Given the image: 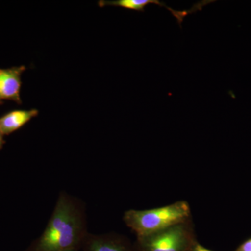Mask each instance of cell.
I'll return each mask as SVG.
<instances>
[{
    "label": "cell",
    "mask_w": 251,
    "mask_h": 251,
    "mask_svg": "<svg viewBox=\"0 0 251 251\" xmlns=\"http://www.w3.org/2000/svg\"><path fill=\"white\" fill-rule=\"evenodd\" d=\"M87 235L82 205L61 193L45 230L27 251L79 250Z\"/></svg>",
    "instance_id": "6da1fadb"
},
{
    "label": "cell",
    "mask_w": 251,
    "mask_h": 251,
    "mask_svg": "<svg viewBox=\"0 0 251 251\" xmlns=\"http://www.w3.org/2000/svg\"><path fill=\"white\" fill-rule=\"evenodd\" d=\"M189 214L187 203L177 202L156 209L129 210L125 213L124 219L138 237H144L182 224Z\"/></svg>",
    "instance_id": "7a4b0ae2"
},
{
    "label": "cell",
    "mask_w": 251,
    "mask_h": 251,
    "mask_svg": "<svg viewBox=\"0 0 251 251\" xmlns=\"http://www.w3.org/2000/svg\"><path fill=\"white\" fill-rule=\"evenodd\" d=\"M138 239L143 251H184L187 247L188 234L180 224Z\"/></svg>",
    "instance_id": "3957f363"
},
{
    "label": "cell",
    "mask_w": 251,
    "mask_h": 251,
    "mask_svg": "<svg viewBox=\"0 0 251 251\" xmlns=\"http://www.w3.org/2000/svg\"><path fill=\"white\" fill-rule=\"evenodd\" d=\"M25 70V66L0 69V103H2L3 100L22 103L20 95L22 86L21 75Z\"/></svg>",
    "instance_id": "277c9868"
},
{
    "label": "cell",
    "mask_w": 251,
    "mask_h": 251,
    "mask_svg": "<svg viewBox=\"0 0 251 251\" xmlns=\"http://www.w3.org/2000/svg\"><path fill=\"white\" fill-rule=\"evenodd\" d=\"M38 115L39 110L36 109L13 110L8 112L0 117V131L4 135L11 134Z\"/></svg>",
    "instance_id": "5b68a950"
},
{
    "label": "cell",
    "mask_w": 251,
    "mask_h": 251,
    "mask_svg": "<svg viewBox=\"0 0 251 251\" xmlns=\"http://www.w3.org/2000/svg\"><path fill=\"white\" fill-rule=\"evenodd\" d=\"M83 251H131L125 244L108 236L87 234L82 248Z\"/></svg>",
    "instance_id": "8992f818"
},
{
    "label": "cell",
    "mask_w": 251,
    "mask_h": 251,
    "mask_svg": "<svg viewBox=\"0 0 251 251\" xmlns=\"http://www.w3.org/2000/svg\"><path fill=\"white\" fill-rule=\"evenodd\" d=\"M156 0H115V1H105L100 0L98 2L99 6L103 8L107 6H118L125 9L144 12L146 6L149 4H155Z\"/></svg>",
    "instance_id": "52a82bcc"
},
{
    "label": "cell",
    "mask_w": 251,
    "mask_h": 251,
    "mask_svg": "<svg viewBox=\"0 0 251 251\" xmlns=\"http://www.w3.org/2000/svg\"><path fill=\"white\" fill-rule=\"evenodd\" d=\"M235 251H251V239L244 242V244H243L242 246H240L239 249Z\"/></svg>",
    "instance_id": "ba28073f"
},
{
    "label": "cell",
    "mask_w": 251,
    "mask_h": 251,
    "mask_svg": "<svg viewBox=\"0 0 251 251\" xmlns=\"http://www.w3.org/2000/svg\"><path fill=\"white\" fill-rule=\"evenodd\" d=\"M193 251H212L209 250V249H206L202 246L200 245V244H196L195 247H193Z\"/></svg>",
    "instance_id": "9c48e42d"
},
{
    "label": "cell",
    "mask_w": 251,
    "mask_h": 251,
    "mask_svg": "<svg viewBox=\"0 0 251 251\" xmlns=\"http://www.w3.org/2000/svg\"><path fill=\"white\" fill-rule=\"evenodd\" d=\"M4 135L1 133V132L0 131V150L2 149L3 146H4V145L5 144V140L4 139Z\"/></svg>",
    "instance_id": "30bf717a"
},
{
    "label": "cell",
    "mask_w": 251,
    "mask_h": 251,
    "mask_svg": "<svg viewBox=\"0 0 251 251\" xmlns=\"http://www.w3.org/2000/svg\"><path fill=\"white\" fill-rule=\"evenodd\" d=\"M80 251L79 250H71V251Z\"/></svg>",
    "instance_id": "8fae6325"
},
{
    "label": "cell",
    "mask_w": 251,
    "mask_h": 251,
    "mask_svg": "<svg viewBox=\"0 0 251 251\" xmlns=\"http://www.w3.org/2000/svg\"><path fill=\"white\" fill-rule=\"evenodd\" d=\"M0 104H1V103H0Z\"/></svg>",
    "instance_id": "7c38bea8"
}]
</instances>
